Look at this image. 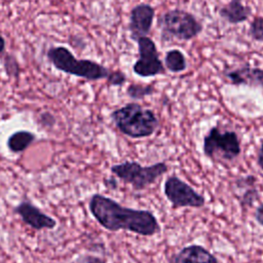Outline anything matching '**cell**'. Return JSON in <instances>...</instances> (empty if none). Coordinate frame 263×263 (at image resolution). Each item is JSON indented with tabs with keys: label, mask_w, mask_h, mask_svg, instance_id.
I'll use <instances>...</instances> for the list:
<instances>
[{
	"label": "cell",
	"mask_w": 263,
	"mask_h": 263,
	"mask_svg": "<svg viewBox=\"0 0 263 263\" xmlns=\"http://www.w3.org/2000/svg\"><path fill=\"white\" fill-rule=\"evenodd\" d=\"M257 178L254 175L240 176L234 180V194L238 199L241 209L247 210L260 198L257 188Z\"/></svg>",
	"instance_id": "cell-13"
},
{
	"label": "cell",
	"mask_w": 263,
	"mask_h": 263,
	"mask_svg": "<svg viewBox=\"0 0 263 263\" xmlns=\"http://www.w3.org/2000/svg\"><path fill=\"white\" fill-rule=\"evenodd\" d=\"M88 209L96 221L112 232L125 230L142 236H153L161 231L160 224L151 211L123 206L100 193L90 196Z\"/></svg>",
	"instance_id": "cell-1"
},
{
	"label": "cell",
	"mask_w": 263,
	"mask_h": 263,
	"mask_svg": "<svg viewBox=\"0 0 263 263\" xmlns=\"http://www.w3.org/2000/svg\"><path fill=\"white\" fill-rule=\"evenodd\" d=\"M250 37L255 41H263V16H255L250 25Z\"/></svg>",
	"instance_id": "cell-19"
},
{
	"label": "cell",
	"mask_w": 263,
	"mask_h": 263,
	"mask_svg": "<svg viewBox=\"0 0 263 263\" xmlns=\"http://www.w3.org/2000/svg\"><path fill=\"white\" fill-rule=\"evenodd\" d=\"M107 82L111 86H121L126 82V76L122 71H110L108 77L106 78Z\"/></svg>",
	"instance_id": "cell-20"
},
{
	"label": "cell",
	"mask_w": 263,
	"mask_h": 263,
	"mask_svg": "<svg viewBox=\"0 0 263 263\" xmlns=\"http://www.w3.org/2000/svg\"><path fill=\"white\" fill-rule=\"evenodd\" d=\"M139 59L133 65V71L140 77H153L165 73L155 42L148 36L137 40Z\"/></svg>",
	"instance_id": "cell-8"
},
{
	"label": "cell",
	"mask_w": 263,
	"mask_h": 263,
	"mask_svg": "<svg viewBox=\"0 0 263 263\" xmlns=\"http://www.w3.org/2000/svg\"><path fill=\"white\" fill-rule=\"evenodd\" d=\"M110 117L116 128L132 139L148 138L159 127V120L155 113L135 102L115 109Z\"/></svg>",
	"instance_id": "cell-2"
},
{
	"label": "cell",
	"mask_w": 263,
	"mask_h": 263,
	"mask_svg": "<svg viewBox=\"0 0 263 263\" xmlns=\"http://www.w3.org/2000/svg\"><path fill=\"white\" fill-rule=\"evenodd\" d=\"M155 16V8L147 3L136 5L129 13L127 29L130 38L137 41L139 38L148 36L151 31L153 20Z\"/></svg>",
	"instance_id": "cell-9"
},
{
	"label": "cell",
	"mask_w": 263,
	"mask_h": 263,
	"mask_svg": "<svg viewBox=\"0 0 263 263\" xmlns=\"http://www.w3.org/2000/svg\"><path fill=\"white\" fill-rule=\"evenodd\" d=\"M164 67L172 73H180L186 70L187 62L184 53L179 49H171L164 55Z\"/></svg>",
	"instance_id": "cell-16"
},
{
	"label": "cell",
	"mask_w": 263,
	"mask_h": 263,
	"mask_svg": "<svg viewBox=\"0 0 263 263\" xmlns=\"http://www.w3.org/2000/svg\"><path fill=\"white\" fill-rule=\"evenodd\" d=\"M257 164L260 167V170L263 172V139L260 142L259 150L257 153Z\"/></svg>",
	"instance_id": "cell-24"
},
{
	"label": "cell",
	"mask_w": 263,
	"mask_h": 263,
	"mask_svg": "<svg viewBox=\"0 0 263 263\" xmlns=\"http://www.w3.org/2000/svg\"><path fill=\"white\" fill-rule=\"evenodd\" d=\"M36 140V135L30 130L21 129L12 133L7 141L6 146L12 153H21L27 150Z\"/></svg>",
	"instance_id": "cell-15"
},
{
	"label": "cell",
	"mask_w": 263,
	"mask_h": 263,
	"mask_svg": "<svg viewBox=\"0 0 263 263\" xmlns=\"http://www.w3.org/2000/svg\"><path fill=\"white\" fill-rule=\"evenodd\" d=\"M155 91L153 84L130 83L127 86L126 95L134 100H142L147 96H151Z\"/></svg>",
	"instance_id": "cell-17"
},
{
	"label": "cell",
	"mask_w": 263,
	"mask_h": 263,
	"mask_svg": "<svg viewBox=\"0 0 263 263\" xmlns=\"http://www.w3.org/2000/svg\"><path fill=\"white\" fill-rule=\"evenodd\" d=\"M74 263H107L105 260L102 258L95 256V255H89V254H84L79 256Z\"/></svg>",
	"instance_id": "cell-21"
},
{
	"label": "cell",
	"mask_w": 263,
	"mask_h": 263,
	"mask_svg": "<svg viewBox=\"0 0 263 263\" xmlns=\"http://www.w3.org/2000/svg\"><path fill=\"white\" fill-rule=\"evenodd\" d=\"M104 184L109 189H116L117 188V181L114 177H110L104 180Z\"/></svg>",
	"instance_id": "cell-25"
},
{
	"label": "cell",
	"mask_w": 263,
	"mask_h": 263,
	"mask_svg": "<svg viewBox=\"0 0 263 263\" xmlns=\"http://www.w3.org/2000/svg\"><path fill=\"white\" fill-rule=\"evenodd\" d=\"M251 14V7L243 5L241 0H230L219 9V15L221 18L233 25L248 21Z\"/></svg>",
	"instance_id": "cell-14"
},
{
	"label": "cell",
	"mask_w": 263,
	"mask_h": 263,
	"mask_svg": "<svg viewBox=\"0 0 263 263\" xmlns=\"http://www.w3.org/2000/svg\"><path fill=\"white\" fill-rule=\"evenodd\" d=\"M256 222L263 227V202L257 206L255 214H254Z\"/></svg>",
	"instance_id": "cell-23"
},
{
	"label": "cell",
	"mask_w": 263,
	"mask_h": 263,
	"mask_svg": "<svg viewBox=\"0 0 263 263\" xmlns=\"http://www.w3.org/2000/svg\"><path fill=\"white\" fill-rule=\"evenodd\" d=\"M202 152L214 162H231L241 153L240 139L235 130L222 129L217 123L204 134Z\"/></svg>",
	"instance_id": "cell-4"
},
{
	"label": "cell",
	"mask_w": 263,
	"mask_h": 263,
	"mask_svg": "<svg viewBox=\"0 0 263 263\" xmlns=\"http://www.w3.org/2000/svg\"><path fill=\"white\" fill-rule=\"evenodd\" d=\"M3 67L5 70V73L9 77H18L21 68L18 66V63L14 55L12 54H6L3 60Z\"/></svg>",
	"instance_id": "cell-18"
},
{
	"label": "cell",
	"mask_w": 263,
	"mask_h": 263,
	"mask_svg": "<svg viewBox=\"0 0 263 263\" xmlns=\"http://www.w3.org/2000/svg\"><path fill=\"white\" fill-rule=\"evenodd\" d=\"M5 46H6L5 39H4V38H3V36L0 34V55L4 52V50H5Z\"/></svg>",
	"instance_id": "cell-26"
},
{
	"label": "cell",
	"mask_w": 263,
	"mask_h": 263,
	"mask_svg": "<svg viewBox=\"0 0 263 263\" xmlns=\"http://www.w3.org/2000/svg\"><path fill=\"white\" fill-rule=\"evenodd\" d=\"M163 193L173 209H200L205 204V198L192 186L181 180L177 175L168 176L163 184Z\"/></svg>",
	"instance_id": "cell-7"
},
{
	"label": "cell",
	"mask_w": 263,
	"mask_h": 263,
	"mask_svg": "<svg viewBox=\"0 0 263 263\" xmlns=\"http://www.w3.org/2000/svg\"><path fill=\"white\" fill-rule=\"evenodd\" d=\"M223 75L231 84L263 88V69L261 68L243 65L238 68L225 70Z\"/></svg>",
	"instance_id": "cell-11"
},
{
	"label": "cell",
	"mask_w": 263,
	"mask_h": 263,
	"mask_svg": "<svg viewBox=\"0 0 263 263\" xmlns=\"http://www.w3.org/2000/svg\"><path fill=\"white\" fill-rule=\"evenodd\" d=\"M23 222L35 230L53 229L57 226V221L49 215L43 213L38 206L28 200L21 201L13 210Z\"/></svg>",
	"instance_id": "cell-10"
},
{
	"label": "cell",
	"mask_w": 263,
	"mask_h": 263,
	"mask_svg": "<svg viewBox=\"0 0 263 263\" xmlns=\"http://www.w3.org/2000/svg\"><path fill=\"white\" fill-rule=\"evenodd\" d=\"M167 171V164L162 161L150 165H142L137 161L125 160L110 167V172L118 180L130 185L135 191L146 189L166 174Z\"/></svg>",
	"instance_id": "cell-6"
},
{
	"label": "cell",
	"mask_w": 263,
	"mask_h": 263,
	"mask_svg": "<svg viewBox=\"0 0 263 263\" xmlns=\"http://www.w3.org/2000/svg\"><path fill=\"white\" fill-rule=\"evenodd\" d=\"M168 263H220L219 259L200 245H189L172 254Z\"/></svg>",
	"instance_id": "cell-12"
},
{
	"label": "cell",
	"mask_w": 263,
	"mask_h": 263,
	"mask_svg": "<svg viewBox=\"0 0 263 263\" xmlns=\"http://www.w3.org/2000/svg\"><path fill=\"white\" fill-rule=\"evenodd\" d=\"M40 119H41V124L44 126H53L55 123L54 116L49 112L41 113Z\"/></svg>",
	"instance_id": "cell-22"
},
{
	"label": "cell",
	"mask_w": 263,
	"mask_h": 263,
	"mask_svg": "<svg viewBox=\"0 0 263 263\" xmlns=\"http://www.w3.org/2000/svg\"><path fill=\"white\" fill-rule=\"evenodd\" d=\"M162 41H188L202 32L201 23L192 13L175 8L166 10L157 20Z\"/></svg>",
	"instance_id": "cell-5"
},
{
	"label": "cell",
	"mask_w": 263,
	"mask_h": 263,
	"mask_svg": "<svg viewBox=\"0 0 263 263\" xmlns=\"http://www.w3.org/2000/svg\"><path fill=\"white\" fill-rule=\"evenodd\" d=\"M46 57L57 70L88 81L106 79L110 73L108 68L95 61L76 59L71 50L65 46L49 47Z\"/></svg>",
	"instance_id": "cell-3"
}]
</instances>
